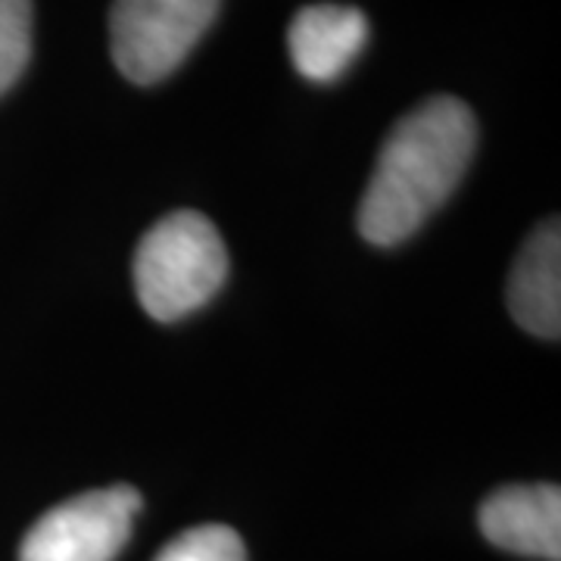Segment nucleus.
I'll return each mask as SVG.
<instances>
[{"mask_svg": "<svg viewBox=\"0 0 561 561\" xmlns=\"http://www.w3.org/2000/svg\"><path fill=\"white\" fill-rule=\"evenodd\" d=\"M478 147V119L437 94L409 110L381 144L359 203V234L375 247L409 241L459 187Z\"/></svg>", "mask_w": 561, "mask_h": 561, "instance_id": "nucleus-1", "label": "nucleus"}, {"mask_svg": "<svg viewBox=\"0 0 561 561\" xmlns=\"http://www.w3.org/2000/svg\"><path fill=\"white\" fill-rule=\"evenodd\" d=\"M228 278V247L197 209L160 219L135 250V290L157 321H181L203 309Z\"/></svg>", "mask_w": 561, "mask_h": 561, "instance_id": "nucleus-2", "label": "nucleus"}, {"mask_svg": "<svg viewBox=\"0 0 561 561\" xmlns=\"http://www.w3.org/2000/svg\"><path fill=\"white\" fill-rule=\"evenodd\" d=\"M221 0H116L110 10V50L135 84L169 79L219 16Z\"/></svg>", "mask_w": 561, "mask_h": 561, "instance_id": "nucleus-3", "label": "nucleus"}, {"mask_svg": "<svg viewBox=\"0 0 561 561\" xmlns=\"http://www.w3.org/2000/svg\"><path fill=\"white\" fill-rule=\"evenodd\" d=\"M140 508L144 496L128 483L79 493L28 527L20 561H116Z\"/></svg>", "mask_w": 561, "mask_h": 561, "instance_id": "nucleus-4", "label": "nucleus"}, {"mask_svg": "<svg viewBox=\"0 0 561 561\" xmlns=\"http://www.w3.org/2000/svg\"><path fill=\"white\" fill-rule=\"evenodd\" d=\"M481 534L512 556L561 561L559 483H508L490 493L478 512Z\"/></svg>", "mask_w": 561, "mask_h": 561, "instance_id": "nucleus-5", "label": "nucleus"}, {"mask_svg": "<svg viewBox=\"0 0 561 561\" xmlns=\"http://www.w3.org/2000/svg\"><path fill=\"white\" fill-rule=\"evenodd\" d=\"M368 16L343 3H309L287 28L294 69L306 81H337L368 44Z\"/></svg>", "mask_w": 561, "mask_h": 561, "instance_id": "nucleus-6", "label": "nucleus"}, {"mask_svg": "<svg viewBox=\"0 0 561 561\" xmlns=\"http://www.w3.org/2000/svg\"><path fill=\"white\" fill-rule=\"evenodd\" d=\"M512 319L542 341L561 337V231L559 219L542 221L524 241L508 275Z\"/></svg>", "mask_w": 561, "mask_h": 561, "instance_id": "nucleus-7", "label": "nucleus"}, {"mask_svg": "<svg viewBox=\"0 0 561 561\" xmlns=\"http://www.w3.org/2000/svg\"><path fill=\"white\" fill-rule=\"evenodd\" d=\"M153 561H247V546L228 524H197L165 542Z\"/></svg>", "mask_w": 561, "mask_h": 561, "instance_id": "nucleus-8", "label": "nucleus"}, {"mask_svg": "<svg viewBox=\"0 0 561 561\" xmlns=\"http://www.w3.org/2000/svg\"><path fill=\"white\" fill-rule=\"evenodd\" d=\"M32 60V0H0V98Z\"/></svg>", "mask_w": 561, "mask_h": 561, "instance_id": "nucleus-9", "label": "nucleus"}]
</instances>
